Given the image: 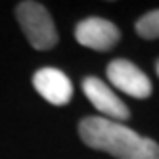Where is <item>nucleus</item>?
I'll return each mask as SVG.
<instances>
[{"instance_id":"obj_4","label":"nucleus","mask_w":159,"mask_h":159,"mask_svg":"<svg viewBox=\"0 0 159 159\" xmlns=\"http://www.w3.org/2000/svg\"><path fill=\"white\" fill-rule=\"evenodd\" d=\"M83 92L90 100V104H92L106 119L121 123V121H127L130 117V111L123 104V100H119V96L113 92L104 81H100L98 77H86L84 79L83 81Z\"/></svg>"},{"instance_id":"obj_6","label":"nucleus","mask_w":159,"mask_h":159,"mask_svg":"<svg viewBox=\"0 0 159 159\" xmlns=\"http://www.w3.org/2000/svg\"><path fill=\"white\" fill-rule=\"evenodd\" d=\"M33 86L37 92L54 106H65L73 98V84L63 71L56 67H42L33 77Z\"/></svg>"},{"instance_id":"obj_5","label":"nucleus","mask_w":159,"mask_h":159,"mask_svg":"<svg viewBox=\"0 0 159 159\" xmlns=\"http://www.w3.org/2000/svg\"><path fill=\"white\" fill-rule=\"evenodd\" d=\"M75 39L81 46H86L90 50H98V52H107L119 42L121 33L107 19L88 17L77 25Z\"/></svg>"},{"instance_id":"obj_8","label":"nucleus","mask_w":159,"mask_h":159,"mask_svg":"<svg viewBox=\"0 0 159 159\" xmlns=\"http://www.w3.org/2000/svg\"><path fill=\"white\" fill-rule=\"evenodd\" d=\"M155 69H157V75H159V61H157V65H155Z\"/></svg>"},{"instance_id":"obj_1","label":"nucleus","mask_w":159,"mask_h":159,"mask_svg":"<svg viewBox=\"0 0 159 159\" xmlns=\"http://www.w3.org/2000/svg\"><path fill=\"white\" fill-rule=\"evenodd\" d=\"M81 140L98 152L117 159H159V144L132 129L106 117H86L79 123Z\"/></svg>"},{"instance_id":"obj_3","label":"nucleus","mask_w":159,"mask_h":159,"mask_svg":"<svg viewBox=\"0 0 159 159\" xmlns=\"http://www.w3.org/2000/svg\"><path fill=\"white\" fill-rule=\"evenodd\" d=\"M106 73L113 86L136 100H146L152 94V81L140 67L129 60H113Z\"/></svg>"},{"instance_id":"obj_7","label":"nucleus","mask_w":159,"mask_h":159,"mask_svg":"<svg viewBox=\"0 0 159 159\" xmlns=\"http://www.w3.org/2000/svg\"><path fill=\"white\" fill-rule=\"evenodd\" d=\"M136 33L148 40L159 39V10L148 12L146 16H142L136 21Z\"/></svg>"},{"instance_id":"obj_2","label":"nucleus","mask_w":159,"mask_h":159,"mask_svg":"<svg viewBox=\"0 0 159 159\" xmlns=\"http://www.w3.org/2000/svg\"><path fill=\"white\" fill-rule=\"evenodd\" d=\"M16 16L29 44L35 50H50L58 44V31L48 10L39 2H19Z\"/></svg>"}]
</instances>
